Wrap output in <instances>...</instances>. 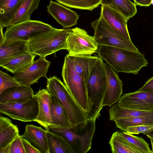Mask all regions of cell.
<instances>
[{
  "label": "cell",
  "instance_id": "cell-3",
  "mask_svg": "<svg viewBox=\"0 0 153 153\" xmlns=\"http://www.w3.org/2000/svg\"><path fill=\"white\" fill-rule=\"evenodd\" d=\"M96 120H88L81 127L71 128L52 123L42 126L47 131L63 137L70 144L74 153H86L91 149L92 140L96 129Z\"/></svg>",
  "mask_w": 153,
  "mask_h": 153
},
{
  "label": "cell",
  "instance_id": "cell-34",
  "mask_svg": "<svg viewBox=\"0 0 153 153\" xmlns=\"http://www.w3.org/2000/svg\"><path fill=\"white\" fill-rule=\"evenodd\" d=\"M153 131V124H146L128 127L125 132L131 134H138Z\"/></svg>",
  "mask_w": 153,
  "mask_h": 153
},
{
  "label": "cell",
  "instance_id": "cell-11",
  "mask_svg": "<svg viewBox=\"0 0 153 153\" xmlns=\"http://www.w3.org/2000/svg\"><path fill=\"white\" fill-rule=\"evenodd\" d=\"M51 64L45 57H40L25 70L14 74L13 77L21 85L30 86L42 77L48 78L46 74Z\"/></svg>",
  "mask_w": 153,
  "mask_h": 153
},
{
  "label": "cell",
  "instance_id": "cell-7",
  "mask_svg": "<svg viewBox=\"0 0 153 153\" xmlns=\"http://www.w3.org/2000/svg\"><path fill=\"white\" fill-rule=\"evenodd\" d=\"M91 26L94 30V37L99 46L107 45L133 51H139L131 41L124 38L117 33L101 15L92 22Z\"/></svg>",
  "mask_w": 153,
  "mask_h": 153
},
{
  "label": "cell",
  "instance_id": "cell-20",
  "mask_svg": "<svg viewBox=\"0 0 153 153\" xmlns=\"http://www.w3.org/2000/svg\"><path fill=\"white\" fill-rule=\"evenodd\" d=\"M67 55L76 71L84 78L86 82L99 56Z\"/></svg>",
  "mask_w": 153,
  "mask_h": 153
},
{
  "label": "cell",
  "instance_id": "cell-28",
  "mask_svg": "<svg viewBox=\"0 0 153 153\" xmlns=\"http://www.w3.org/2000/svg\"><path fill=\"white\" fill-rule=\"evenodd\" d=\"M49 153H74L70 144L61 136L48 131Z\"/></svg>",
  "mask_w": 153,
  "mask_h": 153
},
{
  "label": "cell",
  "instance_id": "cell-23",
  "mask_svg": "<svg viewBox=\"0 0 153 153\" xmlns=\"http://www.w3.org/2000/svg\"><path fill=\"white\" fill-rule=\"evenodd\" d=\"M109 120L114 121L120 118L142 117H153V111H144L123 107L117 103L112 105L109 110Z\"/></svg>",
  "mask_w": 153,
  "mask_h": 153
},
{
  "label": "cell",
  "instance_id": "cell-22",
  "mask_svg": "<svg viewBox=\"0 0 153 153\" xmlns=\"http://www.w3.org/2000/svg\"><path fill=\"white\" fill-rule=\"evenodd\" d=\"M50 105L52 124L68 128L73 126L63 106L55 97L51 94Z\"/></svg>",
  "mask_w": 153,
  "mask_h": 153
},
{
  "label": "cell",
  "instance_id": "cell-4",
  "mask_svg": "<svg viewBox=\"0 0 153 153\" xmlns=\"http://www.w3.org/2000/svg\"><path fill=\"white\" fill-rule=\"evenodd\" d=\"M46 89L63 106L72 127H80L85 124L87 121L86 113L59 78L55 76L47 78Z\"/></svg>",
  "mask_w": 153,
  "mask_h": 153
},
{
  "label": "cell",
  "instance_id": "cell-17",
  "mask_svg": "<svg viewBox=\"0 0 153 153\" xmlns=\"http://www.w3.org/2000/svg\"><path fill=\"white\" fill-rule=\"evenodd\" d=\"M33 91L30 86L20 85L4 91L0 94V103L22 102L33 99Z\"/></svg>",
  "mask_w": 153,
  "mask_h": 153
},
{
  "label": "cell",
  "instance_id": "cell-33",
  "mask_svg": "<svg viewBox=\"0 0 153 153\" xmlns=\"http://www.w3.org/2000/svg\"><path fill=\"white\" fill-rule=\"evenodd\" d=\"M20 85L14 77L0 71V94L7 89Z\"/></svg>",
  "mask_w": 153,
  "mask_h": 153
},
{
  "label": "cell",
  "instance_id": "cell-29",
  "mask_svg": "<svg viewBox=\"0 0 153 153\" xmlns=\"http://www.w3.org/2000/svg\"><path fill=\"white\" fill-rule=\"evenodd\" d=\"M116 132L130 145L141 153H152L149 144L142 137L135 136L124 131Z\"/></svg>",
  "mask_w": 153,
  "mask_h": 153
},
{
  "label": "cell",
  "instance_id": "cell-21",
  "mask_svg": "<svg viewBox=\"0 0 153 153\" xmlns=\"http://www.w3.org/2000/svg\"><path fill=\"white\" fill-rule=\"evenodd\" d=\"M50 94L46 89H40L34 95L39 105V113L34 121L41 125L52 123L50 105Z\"/></svg>",
  "mask_w": 153,
  "mask_h": 153
},
{
  "label": "cell",
  "instance_id": "cell-13",
  "mask_svg": "<svg viewBox=\"0 0 153 153\" xmlns=\"http://www.w3.org/2000/svg\"><path fill=\"white\" fill-rule=\"evenodd\" d=\"M104 63L107 77V88L102 106L111 107L117 102L121 97L123 83L115 71L107 63Z\"/></svg>",
  "mask_w": 153,
  "mask_h": 153
},
{
  "label": "cell",
  "instance_id": "cell-35",
  "mask_svg": "<svg viewBox=\"0 0 153 153\" xmlns=\"http://www.w3.org/2000/svg\"><path fill=\"white\" fill-rule=\"evenodd\" d=\"M10 153H26L24 146L22 138L19 136L12 143L10 146Z\"/></svg>",
  "mask_w": 153,
  "mask_h": 153
},
{
  "label": "cell",
  "instance_id": "cell-39",
  "mask_svg": "<svg viewBox=\"0 0 153 153\" xmlns=\"http://www.w3.org/2000/svg\"><path fill=\"white\" fill-rule=\"evenodd\" d=\"M0 45L3 44L4 42V36L3 32V27L1 25H0Z\"/></svg>",
  "mask_w": 153,
  "mask_h": 153
},
{
  "label": "cell",
  "instance_id": "cell-36",
  "mask_svg": "<svg viewBox=\"0 0 153 153\" xmlns=\"http://www.w3.org/2000/svg\"><path fill=\"white\" fill-rule=\"evenodd\" d=\"M22 141L26 153H41L26 139L22 138Z\"/></svg>",
  "mask_w": 153,
  "mask_h": 153
},
{
  "label": "cell",
  "instance_id": "cell-10",
  "mask_svg": "<svg viewBox=\"0 0 153 153\" xmlns=\"http://www.w3.org/2000/svg\"><path fill=\"white\" fill-rule=\"evenodd\" d=\"M0 112L14 120L25 122L34 121L39 113L38 103L34 97L24 102L0 103Z\"/></svg>",
  "mask_w": 153,
  "mask_h": 153
},
{
  "label": "cell",
  "instance_id": "cell-27",
  "mask_svg": "<svg viewBox=\"0 0 153 153\" xmlns=\"http://www.w3.org/2000/svg\"><path fill=\"white\" fill-rule=\"evenodd\" d=\"M40 0H23L19 7L9 27L15 24L31 20L33 12L36 10Z\"/></svg>",
  "mask_w": 153,
  "mask_h": 153
},
{
  "label": "cell",
  "instance_id": "cell-37",
  "mask_svg": "<svg viewBox=\"0 0 153 153\" xmlns=\"http://www.w3.org/2000/svg\"><path fill=\"white\" fill-rule=\"evenodd\" d=\"M137 91L140 92H153V76L149 78Z\"/></svg>",
  "mask_w": 153,
  "mask_h": 153
},
{
  "label": "cell",
  "instance_id": "cell-25",
  "mask_svg": "<svg viewBox=\"0 0 153 153\" xmlns=\"http://www.w3.org/2000/svg\"><path fill=\"white\" fill-rule=\"evenodd\" d=\"M36 56L28 52L10 60L1 67L14 74L27 68L32 64Z\"/></svg>",
  "mask_w": 153,
  "mask_h": 153
},
{
  "label": "cell",
  "instance_id": "cell-19",
  "mask_svg": "<svg viewBox=\"0 0 153 153\" xmlns=\"http://www.w3.org/2000/svg\"><path fill=\"white\" fill-rule=\"evenodd\" d=\"M17 126L8 118L0 117V150L10 147L13 142L19 136Z\"/></svg>",
  "mask_w": 153,
  "mask_h": 153
},
{
  "label": "cell",
  "instance_id": "cell-9",
  "mask_svg": "<svg viewBox=\"0 0 153 153\" xmlns=\"http://www.w3.org/2000/svg\"><path fill=\"white\" fill-rule=\"evenodd\" d=\"M99 47L94 36L84 29H70L66 38V50L70 55H91L97 53Z\"/></svg>",
  "mask_w": 153,
  "mask_h": 153
},
{
  "label": "cell",
  "instance_id": "cell-8",
  "mask_svg": "<svg viewBox=\"0 0 153 153\" xmlns=\"http://www.w3.org/2000/svg\"><path fill=\"white\" fill-rule=\"evenodd\" d=\"M53 28L51 25L39 21L30 20L20 22L7 27L3 44L17 40L28 42Z\"/></svg>",
  "mask_w": 153,
  "mask_h": 153
},
{
  "label": "cell",
  "instance_id": "cell-38",
  "mask_svg": "<svg viewBox=\"0 0 153 153\" xmlns=\"http://www.w3.org/2000/svg\"><path fill=\"white\" fill-rule=\"evenodd\" d=\"M136 5L141 7L149 6L152 3V0H133Z\"/></svg>",
  "mask_w": 153,
  "mask_h": 153
},
{
  "label": "cell",
  "instance_id": "cell-2",
  "mask_svg": "<svg viewBox=\"0 0 153 153\" xmlns=\"http://www.w3.org/2000/svg\"><path fill=\"white\" fill-rule=\"evenodd\" d=\"M88 100L87 120L98 119L103 108L107 88V77L103 59L99 56L85 82Z\"/></svg>",
  "mask_w": 153,
  "mask_h": 153
},
{
  "label": "cell",
  "instance_id": "cell-15",
  "mask_svg": "<svg viewBox=\"0 0 153 153\" xmlns=\"http://www.w3.org/2000/svg\"><path fill=\"white\" fill-rule=\"evenodd\" d=\"M47 11L63 27L68 28L77 24L79 15L75 11L51 0Z\"/></svg>",
  "mask_w": 153,
  "mask_h": 153
},
{
  "label": "cell",
  "instance_id": "cell-32",
  "mask_svg": "<svg viewBox=\"0 0 153 153\" xmlns=\"http://www.w3.org/2000/svg\"><path fill=\"white\" fill-rule=\"evenodd\" d=\"M68 7L92 11L101 4V0H56Z\"/></svg>",
  "mask_w": 153,
  "mask_h": 153
},
{
  "label": "cell",
  "instance_id": "cell-31",
  "mask_svg": "<svg viewBox=\"0 0 153 153\" xmlns=\"http://www.w3.org/2000/svg\"><path fill=\"white\" fill-rule=\"evenodd\" d=\"M117 127L125 132L128 127L153 124V117H142L119 119L114 121Z\"/></svg>",
  "mask_w": 153,
  "mask_h": 153
},
{
  "label": "cell",
  "instance_id": "cell-12",
  "mask_svg": "<svg viewBox=\"0 0 153 153\" xmlns=\"http://www.w3.org/2000/svg\"><path fill=\"white\" fill-rule=\"evenodd\" d=\"M125 108L144 111H153V92L137 91L124 94L117 102Z\"/></svg>",
  "mask_w": 153,
  "mask_h": 153
},
{
  "label": "cell",
  "instance_id": "cell-5",
  "mask_svg": "<svg viewBox=\"0 0 153 153\" xmlns=\"http://www.w3.org/2000/svg\"><path fill=\"white\" fill-rule=\"evenodd\" d=\"M70 29L52 30L27 42L28 52L45 57L59 50L67 49L66 38Z\"/></svg>",
  "mask_w": 153,
  "mask_h": 153
},
{
  "label": "cell",
  "instance_id": "cell-18",
  "mask_svg": "<svg viewBox=\"0 0 153 153\" xmlns=\"http://www.w3.org/2000/svg\"><path fill=\"white\" fill-rule=\"evenodd\" d=\"M27 42L17 40L0 45V67L10 59L29 52Z\"/></svg>",
  "mask_w": 153,
  "mask_h": 153
},
{
  "label": "cell",
  "instance_id": "cell-16",
  "mask_svg": "<svg viewBox=\"0 0 153 153\" xmlns=\"http://www.w3.org/2000/svg\"><path fill=\"white\" fill-rule=\"evenodd\" d=\"M48 132V131L43 129L41 127L28 124L26 126L24 132L21 136L41 153H49Z\"/></svg>",
  "mask_w": 153,
  "mask_h": 153
},
{
  "label": "cell",
  "instance_id": "cell-24",
  "mask_svg": "<svg viewBox=\"0 0 153 153\" xmlns=\"http://www.w3.org/2000/svg\"><path fill=\"white\" fill-rule=\"evenodd\" d=\"M23 0H0V25L9 27Z\"/></svg>",
  "mask_w": 153,
  "mask_h": 153
},
{
  "label": "cell",
  "instance_id": "cell-26",
  "mask_svg": "<svg viewBox=\"0 0 153 153\" xmlns=\"http://www.w3.org/2000/svg\"><path fill=\"white\" fill-rule=\"evenodd\" d=\"M101 4L119 12L128 20L137 13L136 5L129 0H101Z\"/></svg>",
  "mask_w": 153,
  "mask_h": 153
},
{
  "label": "cell",
  "instance_id": "cell-41",
  "mask_svg": "<svg viewBox=\"0 0 153 153\" xmlns=\"http://www.w3.org/2000/svg\"><path fill=\"white\" fill-rule=\"evenodd\" d=\"M148 138H149L150 139L151 142L152 146V149L151 150V151L152 152V153H153V138L151 137H149Z\"/></svg>",
  "mask_w": 153,
  "mask_h": 153
},
{
  "label": "cell",
  "instance_id": "cell-40",
  "mask_svg": "<svg viewBox=\"0 0 153 153\" xmlns=\"http://www.w3.org/2000/svg\"><path fill=\"white\" fill-rule=\"evenodd\" d=\"M143 134L146 135L148 138L151 137L153 138V131L144 133Z\"/></svg>",
  "mask_w": 153,
  "mask_h": 153
},
{
  "label": "cell",
  "instance_id": "cell-14",
  "mask_svg": "<svg viewBox=\"0 0 153 153\" xmlns=\"http://www.w3.org/2000/svg\"><path fill=\"white\" fill-rule=\"evenodd\" d=\"M111 27L119 35L131 41L128 30V20L122 14L104 5H102L100 15Z\"/></svg>",
  "mask_w": 153,
  "mask_h": 153
},
{
  "label": "cell",
  "instance_id": "cell-1",
  "mask_svg": "<svg viewBox=\"0 0 153 153\" xmlns=\"http://www.w3.org/2000/svg\"><path fill=\"white\" fill-rule=\"evenodd\" d=\"M99 47L98 55L117 72L136 75L142 68L147 67L149 64L144 55L139 51L107 45Z\"/></svg>",
  "mask_w": 153,
  "mask_h": 153
},
{
  "label": "cell",
  "instance_id": "cell-6",
  "mask_svg": "<svg viewBox=\"0 0 153 153\" xmlns=\"http://www.w3.org/2000/svg\"><path fill=\"white\" fill-rule=\"evenodd\" d=\"M62 75L64 84L86 114L88 103L85 82L84 78L76 71L67 54L65 58Z\"/></svg>",
  "mask_w": 153,
  "mask_h": 153
},
{
  "label": "cell",
  "instance_id": "cell-30",
  "mask_svg": "<svg viewBox=\"0 0 153 153\" xmlns=\"http://www.w3.org/2000/svg\"><path fill=\"white\" fill-rule=\"evenodd\" d=\"M109 143L113 153H141L130 145L116 131L112 134Z\"/></svg>",
  "mask_w": 153,
  "mask_h": 153
}]
</instances>
